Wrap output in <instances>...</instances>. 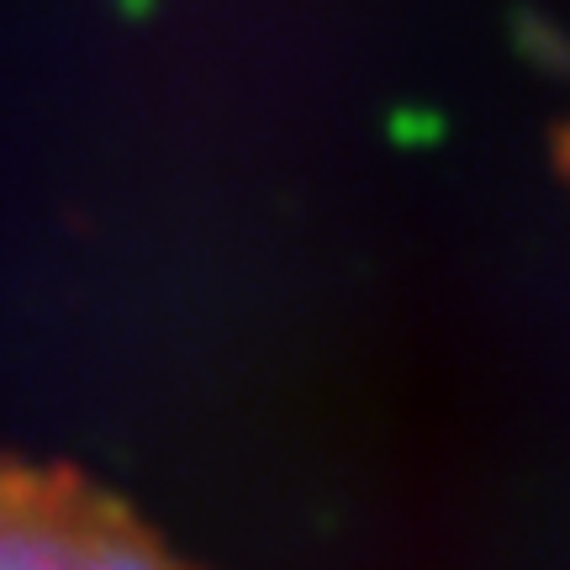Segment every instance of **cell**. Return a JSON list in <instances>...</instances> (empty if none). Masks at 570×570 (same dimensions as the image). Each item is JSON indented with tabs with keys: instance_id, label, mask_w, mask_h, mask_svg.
<instances>
[{
	"instance_id": "1",
	"label": "cell",
	"mask_w": 570,
	"mask_h": 570,
	"mask_svg": "<svg viewBox=\"0 0 570 570\" xmlns=\"http://www.w3.org/2000/svg\"><path fill=\"white\" fill-rule=\"evenodd\" d=\"M0 570H185L138 518L69 470L0 465Z\"/></svg>"
},
{
	"instance_id": "2",
	"label": "cell",
	"mask_w": 570,
	"mask_h": 570,
	"mask_svg": "<svg viewBox=\"0 0 570 570\" xmlns=\"http://www.w3.org/2000/svg\"><path fill=\"white\" fill-rule=\"evenodd\" d=\"M560 159H566V175H570V132H566V148H560Z\"/></svg>"
}]
</instances>
